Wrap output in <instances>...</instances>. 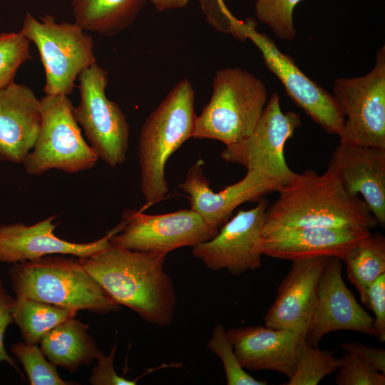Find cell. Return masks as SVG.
Masks as SVG:
<instances>
[{
    "instance_id": "cell-18",
    "label": "cell",
    "mask_w": 385,
    "mask_h": 385,
    "mask_svg": "<svg viewBox=\"0 0 385 385\" xmlns=\"http://www.w3.org/2000/svg\"><path fill=\"white\" fill-rule=\"evenodd\" d=\"M327 169L349 195H361L377 224L385 225V149L340 143Z\"/></svg>"
},
{
    "instance_id": "cell-4",
    "label": "cell",
    "mask_w": 385,
    "mask_h": 385,
    "mask_svg": "<svg viewBox=\"0 0 385 385\" xmlns=\"http://www.w3.org/2000/svg\"><path fill=\"white\" fill-rule=\"evenodd\" d=\"M63 255L11 264L8 274L16 297L31 298L64 308L108 314L120 309L79 259Z\"/></svg>"
},
{
    "instance_id": "cell-25",
    "label": "cell",
    "mask_w": 385,
    "mask_h": 385,
    "mask_svg": "<svg viewBox=\"0 0 385 385\" xmlns=\"http://www.w3.org/2000/svg\"><path fill=\"white\" fill-rule=\"evenodd\" d=\"M77 313L76 310L22 297H15L11 308L14 323L19 327L23 340L35 344H39L49 331L75 317Z\"/></svg>"
},
{
    "instance_id": "cell-32",
    "label": "cell",
    "mask_w": 385,
    "mask_h": 385,
    "mask_svg": "<svg viewBox=\"0 0 385 385\" xmlns=\"http://www.w3.org/2000/svg\"><path fill=\"white\" fill-rule=\"evenodd\" d=\"M198 1L207 21L213 28L241 41H247L241 31L242 20L230 12L224 0Z\"/></svg>"
},
{
    "instance_id": "cell-14",
    "label": "cell",
    "mask_w": 385,
    "mask_h": 385,
    "mask_svg": "<svg viewBox=\"0 0 385 385\" xmlns=\"http://www.w3.org/2000/svg\"><path fill=\"white\" fill-rule=\"evenodd\" d=\"M282 185L272 178L247 170L240 180L214 192L204 174L202 162L198 160L190 168L178 188L188 195L190 208L217 234L238 206L247 202H257L267 194L279 192Z\"/></svg>"
},
{
    "instance_id": "cell-16",
    "label": "cell",
    "mask_w": 385,
    "mask_h": 385,
    "mask_svg": "<svg viewBox=\"0 0 385 385\" xmlns=\"http://www.w3.org/2000/svg\"><path fill=\"white\" fill-rule=\"evenodd\" d=\"M55 219L53 215L31 225L23 222L0 225V262L14 264L49 255L87 257L108 247L110 237L121 228L119 223L97 240L78 243L55 235Z\"/></svg>"
},
{
    "instance_id": "cell-27",
    "label": "cell",
    "mask_w": 385,
    "mask_h": 385,
    "mask_svg": "<svg viewBox=\"0 0 385 385\" xmlns=\"http://www.w3.org/2000/svg\"><path fill=\"white\" fill-rule=\"evenodd\" d=\"M11 351L22 364L31 385L78 384L62 379L56 366L48 360L38 344L18 342L12 344Z\"/></svg>"
},
{
    "instance_id": "cell-30",
    "label": "cell",
    "mask_w": 385,
    "mask_h": 385,
    "mask_svg": "<svg viewBox=\"0 0 385 385\" xmlns=\"http://www.w3.org/2000/svg\"><path fill=\"white\" fill-rule=\"evenodd\" d=\"M29 43L20 31L0 33V91L14 81L20 66L32 58Z\"/></svg>"
},
{
    "instance_id": "cell-9",
    "label": "cell",
    "mask_w": 385,
    "mask_h": 385,
    "mask_svg": "<svg viewBox=\"0 0 385 385\" xmlns=\"http://www.w3.org/2000/svg\"><path fill=\"white\" fill-rule=\"evenodd\" d=\"M333 96L345 121L340 143L385 149V47L366 75L335 79Z\"/></svg>"
},
{
    "instance_id": "cell-8",
    "label": "cell",
    "mask_w": 385,
    "mask_h": 385,
    "mask_svg": "<svg viewBox=\"0 0 385 385\" xmlns=\"http://www.w3.org/2000/svg\"><path fill=\"white\" fill-rule=\"evenodd\" d=\"M78 80L80 101L73 113L90 146L110 167L124 164L130 125L118 104L106 96L108 72L96 62L82 71Z\"/></svg>"
},
{
    "instance_id": "cell-35",
    "label": "cell",
    "mask_w": 385,
    "mask_h": 385,
    "mask_svg": "<svg viewBox=\"0 0 385 385\" xmlns=\"http://www.w3.org/2000/svg\"><path fill=\"white\" fill-rule=\"evenodd\" d=\"M14 300L15 297L6 292L4 283L0 279V362L7 363L22 376L14 358L7 353L4 346L6 329L11 324L14 323L11 308Z\"/></svg>"
},
{
    "instance_id": "cell-12",
    "label": "cell",
    "mask_w": 385,
    "mask_h": 385,
    "mask_svg": "<svg viewBox=\"0 0 385 385\" xmlns=\"http://www.w3.org/2000/svg\"><path fill=\"white\" fill-rule=\"evenodd\" d=\"M120 222V230L110 237V242L134 251L168 254L180 247H193L216 235L191 208L161 215L126 209Z\"/></svg>"
},
{
    "instance_id": "cell-6",
    "label": "cell",
    "mask_w": 385,
    "mask_h": 385,
    "mask_svg": "<svg viewBox=\"0 0 385 385\" xmlns=\"http://www.w3.org/2000/svg\"><path fill=\"white\" fill-rule=\"evenodd\" d=\"M20 32L36 46L43 64L46 95L71 94L79 74L96 63L93 38L74 21L58 23L27 12Z\"/></svg>"
},
{
    "instance_id": "cell-23",
    "label": "cell",
    "mask_w": 385,
    "mask_h": 385,
    "mask_svg": "<svg viewBox=\"0 0 385 385\" xmlns=\"http://www.w3.org/2000/svg\"><path fill=\"white\" fill-rule=\"evenodd\" d=\"M148 0H72L74 22L86 31L114 36L130 26Z\"/></svg>"
},
{
    "instance_id": "cell-5",
    "label": "cell",
    "mask_w": 385,
    "mask_h": 385,
    "mask_svg": "<svg viewBox=\"0 0 385 385\" xmlns=\"http://www.w3.org/2000/svg\"><path fill=\"white\" fill-rule=\"evenodd\" d=\"M268 98L265 83L249 71L238 67L218 70L192 138L218 140L225 146L240 142L254 130Z\"/></svg>"
},
{
    "instance_id": "cell-10",
    "label": "cell",
    "mask_w": 385,
    "mask_h": 385,
    "mask_svg": "<svg viewBox=\"0 0 385 385\" xmlns=\"http://www.w3.org/2000/svg\"><path fill=\"white\" fill-rule=\"evenodd\" d=\"M301 124L300 115L284 112L280 97L274 92L251 134L237 143L225 146L220 156L226 162L260 173L284 185L297 174L286 161L285 145Z\"/></svg>"
},
{
    "instance_id": "cell-7",
    "label": "cell",
    "mask_w": 385,
    "mask_h": 385,
    "mask_svg": "<svg viewBox=\"0 0 385 385\" xmlns=\"http://www.w3.org/2000/svg\"><path fill=\"white\" fill-rule=\"evenodd\" d=\"M41 102V126L22 163L26 173L39 176L53 169L76 173L94 168L99 158L82 135L68 96L45 95Z\"/></svg>"
},
{
    "instance_id": "cell-28",
    "label": "cell",
    "mask_w": 385,
    "mask_h": 385,
    "mask_svg": "<svg viewBox=\"0 0 385 385\" xmlns=\"http://www.w3.org/2000/svg\"><path fill=\"white\" fill-rule=\"evenodd\" d=\"M257 19L268 26L279 38L291 41L296 37L293 14L302 0H253Z\"/></svg>"
},
{
    "instance_id": "cell-33",
    "label": "cell",
    "mask_w": 385,
    "mask_h": 385,
    "mask_svg": "<svg viewBox=\"0 0 385 385\" xmlns=\"http://www.w3.org/2000/svg\"><path fill=\"white\" fill-rule=\"evenodd\" d=\"M374 313L375 336L385 341V274L380 275L370 286L366 305Z\"/></svg>"
},
{
    "instance_id": "cell-1",
    "label": "cell",
    "mask_w": 385,
    "mask_h": 385,
    "mask_svg": "<svg viewBox=\"0 0 385 385\" xmlns=\"http://www.w3.org/2000/svg\"><path fill=\"white\" fill-rule=\"evenodd\" d=\"M167 254L140 252L111 245L78 258L108 296L146 322L170 325L177 303L176 291L164 270Z\"/></svg>"
},
{
    "instance_id": "cell-31",
    "label": "cell",
    "mask_w": 385,
    "mask_h": 385,
    "mask_svg": "<svg viewBox=\"0 0 385 385\" xmlns=\"http://www.w3.org/2000/svg\"><path fill=\"white\" fill-rule=\"evenodd\" d=\"M335 382L337 385H384L385 374L358 356L347 353L339 358Z\"/></svg>"
},
{
    "instance_id": "cell-3",
    "label": "cell",
    "mask_w": 385,
    "mask_h": 385,
    "mask_svg": "<svg viewBox=\"0 0 385 385\" xmlns=\"http://www.w3.org/2000/svg\"><path fill=\"white\" fill-rule=\"evenodd\" d=\"M197 115L195 91L188 78L179 81L150 113L138 140L143 210L163 201L168 193L165 166L168 159L193 137Z\"/></svg>"
},
{
    "instance_id": "cell-22",
    "label": "cell",
    "mask_w": 385,
    "mask_h": 385,
    "mask_svg": "<svg viewBox=\"0 0 385 385\" xmlns=\"http://www.w3.org/2000/svg\"><path fill=\"white\" fill-rule=\"evenodd\" d=\"M88 326L70 318L58 324L41 339L43 353L53 364L70 373L83 365H89L103 351L88 333Z\"/></svg>"
},
{
    "instance_id": "cell-29",
    "label": "cell",
    "mask_w": 385,
    "mask_h": 385,
    "mask_svg": "<svg viewBox=\"0 0 385 385\" xmlns=\"http://www.w3.org/2000/svg\"><path fill=\"white\" fill-rule=\"evenodd\" d=\"M208 349L222 361L227 385H267L266 381L257 380L245 371L240 363L222 324L215 327L208 342Z\"/></svg>"
},
{
    "instance_id": "cell-36",
    "label": "cell",
    "mask_w": 385,
    "mask_h": 385,
    "mask_svg": "<svg viewBox=\"0 0 385 385\" xmlns=\"http://www.w3.org/2000/svg\"><path fill=\"white\" fill-rule=\"evenodd\" d=\"M341 347L347 353L354 354L378 371L385 374V351L382 348L364 345L358 342H343Z\"/></svg>"
},
{
    "instance_id": "cell-19",
    "label": "cell",
    "mask_w": 385,
    "mask_h": 385,
    "mask_svg": "<svg viewBox=\"0 0 385 385\" xmlns=\"http://www.w3.org/2000/svg\"><path fill=\"white\" fill-rule=\"evenodd\" d=\"M225 332L245 369L270 370L288 378L306 341L303 334L265 325L231 328Z\"/></svg>"
},
{
    "instance_id": "cell-17",
    "label": "cell",
    "mask_w": 385,
    "mask_h": 385,
    "mask_svg": "<svg viewBox=\"0 0 385 385\" xmlns=\"http://www.w3.org/2000/svg\"><path fill=\"white\" fill-rule=\"evenodd\" d=\"M326 257L293 261L265 317V325L290 330L306 337L317 299L319 282Z\"/></svg>"
},
{
    "instance_id": "cell-34",
    "label": "cell",
    "mask_w": 385,
    "mask_h": 385,
    "mask_svg": "<svg viewBox=\"0 0 385 385\" xmlns=\"http://www.w3.org/2000/svg\"><path fill=\"white\" fill-rule=\"evenodd\" d=\"M116 346H113L111 353L106 356L102 352L96 358L97 364L93 367L89 383L92 385H135V381L119 376L113 367V359Z\"/></svg>"
},
{
    "instance_id": "cell-13",
    "label": "cell",
    "mask_w": 385,
    "mask_h": 385,
    "mask_svg": "<svg viewBox=\"0 0 385 385\" xmlns=\"http://www.w3.org/2000/svg\"><path fill=\"white\" fill-rule=\"evenodd\" d=\"M268 206L265 197L255 207L239 210L210 240L192 248L193 256L210 270L239 276L262 266V227Z\"/></svg>"
},
{
    "instance_id": "cell-2",
    "label": "cell",
    "mask_w": 385,
    "mask_h": 385,
    "mask_svg": "<svg viewBox=\"0 0 385 385\" xmlns=\"http://www.w3.org/2000/svg\"><path fill=\"white\" fill-rule=\"evenodd\" d=\"M266 212L262 235L303 227H351L369 230L377 222L365 202L349 195L328 169L297 173L284 184Z\"/></svg>"
},
{
    "instance_id": "cell-20",
    "label": "cell",
    "mask_w": 385,
    "mask_h": 385,
    "mask_svg": "<svg viewBox=\"0 0 385 385\" xmlns=\"http://www.w3.org/2000/svg\"><path fill=\"white\" fill-rule=\"evenodd\" d=\"M371 233L364 227H303L277 230L262 236L263 255L293 261L319 257L339 259Z\"/></svg>"
},
{
    "instance_id": "cell-37",
    "label": "cell",
    "mask_w": 385,
    "mask_h": 385,
    "mask_svg": "<svg viewBox=\"0 0 385 385\" xmlns=\"http://www.w3.org/2000/svg\"><path fill=\"white\" fill-rule=\"evenodd\" d=\"M159 11H165L185 7L189 0H149Z\"/></svg>"
},
{
    "instance_id": "cell-21",
    "label": "cell",
    "mask_w": 385,
    "mask_h": 385,
    "mask_svg": "<svg viewBox=\"0 0 385 385\" xmlns=\"http://www.w3.org/2000/svg\"><path fill=\"white\" fill-rule=\"evenodd\" d=\"M42 122L41 98L14 81L0 91V161L22 164L38 138Z\"/></svg>"
},
{
    "instance_id": "cell-11",
    "label": "cell",
    "mask_w": 385,
    "mask_h": 385,
    "mask_svg": "<svg viewBox=\"0 0 385 385\" xmlns=\"http://www.w3.org/2000/svg\"><path fill=\"white\" fill-rule=\"evenodd\" d=\"M252 17L242 21L241 31L260 50L266 67L281 82L294 103L323 130L339 136L344 114L332 94L307 76L294 59L280 51L274 41L257 30Z\"/></svg>"
},
{
    "instance_id": "cell-24",
    "label": "cell",
    "mask_w": 385,
    "mask_h": 385,
    "mask_svg": "<svg viewBox=\"0 0 385 385\" xmlns=\"http://www.w3.org/2000/svg\"><path fill=\"white\" fill-rule=\"evenodd\" d=\"M346 265V276L356 288L361 301L366 305L371 284L385 274V237L370 233L350 248L340 259Z\"/></svg>"
},
{
    "instance_id": "cell-26",
    "label": "cell",
    "mask_w": 385,
    "mask_h": 385,
    "mask_svg": "<svg viewBox=\"0 0 385 385\" xmlns=\"http://www.w3.org/2000/svg\"><path fill=\"white\" fill-rule=\"evenodd\" d=\"M339 358L333 351L321 350L307 341L299 350L296 366L286 385H317L338 369Z\"/></svg>"
},
{
    "instance_id": "cell-15",
    "label": "cell",
    "mask_w": 385,
    "mask_h": 385,
    "mask_svg": "<svg viewBox=\"0 0 385 385\" xmlns=\"http://www.w3.org/2000/svg\"><path fill=\"white\" fill-rule=\"evenodd\" d=\"M340 330L375 336L373 317L359 304L343 279L342 260L329 257L319 282L317 304L306 341L318 346L324 335Z\"/></svg>"
}]
</instances>
